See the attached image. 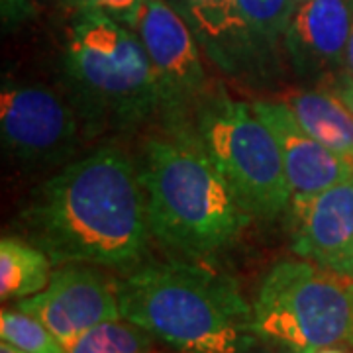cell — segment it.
I'll return each mask as SVG.
<instances>
[{
  "mask_svg": "<svg viewBox=\"0 0 353 353\" xmlns=\"http://www.w3.org/2000/svg\"><path fill=\"white\" fill-rule=\"evenodd\" d=\"M20 228L53 265L136 269L152 238L138 165L116 145L73 159L32 192Z\"/></svg>",
  "mask_w": 353,
  "mask_h": 353,
  "instance_id": "1",
  "label": "cell"
},
{
  "mask_svg": "<svg viewBox=\"0 0 353 353\" xmlns=\"http://www.w3.org/2000/svg\"><path fill=\"white\" fill-rule=\"evenodd\" d=\"M138 176L152 236L202 259L240 238L253 216L204 152L194 128H163L141 145Z\"/></svg>",
  "mask_w": 353,
  "mask_h": 353,
  "instance_id": "2",
  "label": "cell"
},
{
  "mask_svg": "<svg viewBox=\"0 0 353 353\" xmlns=\"http://www.w3.org/2000/svg\"><path fill=\"white\" fill-rule=\"evenodd\" d=\"M116 294L124 320L181 353H248L259 340L240 285L208 265L141 263Z\"/></svg>",
  "mask_w": 353,
  "mask_h": 353,
  "instance_id": "3",
  "label": "cell"
},
{
  "mask_svg": "<svg viewBox=\"0 0 353 353\" xmlns=\"http://www.w3.org/2000/svg\"><path fill=\"white\" fill-rule=\"evenodd\" d=\"M63 77L88 138L136 132L159 118V92L138 34L101 12H75Z\"/></svg>",
  "mask_w": 353,
  "mask_h": 353,
  "instance_id": "4",
  "label": "cell"
},
{
  "mask_svg": "<svg viewBox=\"0 0 353 353\" xmlns=\"http://www.w3.org/2000/svg\"><path fill=\"white\" fill-rule=\"evenodd\" d=\"M255 334L294 353L353 352V277L308 259L275 263L259 285Z\"/></svg>",
  "mask_w": 353,
  "mask_h": 353,
  "instance_id": "5",
  "label": "cell"
},
{
  "mask_svg": "<svg viewBox=\"0 0 353 353\" xmlns=\"http://www.w3.org/2000/svg\"><path fill=\"white\" fill-rule=\"evenodd\" d=\"M194 134L253 218L273 220L290 208L289 181L273 132L252 102L216 88L194 118Z\"/></svg>",
  "mask_w": 353,
  "mask_h": 353,
  "instance_id": "6",
  "label": "cell"
},
{
  "mask_svg": "<svg viewBox=\"0 0 353 353\" xmlns=\"http://www.w3.org/2000/svg\"><path fill=\"white\" fill-rule=\"evenodd\" d=\"M134 32L152 63L161 126L190 128L214 90L189 22L169 0H143Z\"/></svg>",
  "mask_w": 353,
  "mask_h": 353,
  "instance_id": "7",
  "label": "cell"
},
{
  "mask_svg": "<svg viewBox=\"0 0 353 353\" xmlns=\"http://www.w3.org/2000/svg\"><path fill=\"white\" fill-rule=\"evenodd\" d=\"M0 134L8 157L26 169H50L73 161L85 124L69 94L39 85L4 81Z\"/></svg>",
  "mask_w": 353,
  "mask_h": 353,
  "instance_id": "8",
  "label": "cell"
},
{
  "mask_svg": "<svg viewBox=\"0 0 353 353\" xmlns=\"http://www.w3.org/2000/svg\"><path fill=\"white\" fill-rule=\"evenodd\" d=\"M202 53L230 79L261 87L277 77L279 57L265 50L241 14L238 0H176Z\"/></svg>",
  "mask_w": 353,
  "mask_h": 353,
  "instance_id": "9",
  "label": "cell"
},
{
  "mask_svg": "<svg viewBox=\"0 0 353 353\" xmlns=\"http://www.w3.org/2000/svg\"><path fill=\"white\" fill-rule=\"evenodd\" d=\"M61 341L69 352L88 330L108 320H120L116 285L87 265L69 263L53 271L46 289L16 303Z\"/></svg>",
  "mask_w": 353,
  "mask_h": 353,
  "instance_id": "10",
  "label": "cell"
},
{
  "mask_svg": "<svg viewBox=\"0 0 353 353\" xmlns=\"http://www.w3.org/2000/svg\"><path fill=\"white\" fill-rule=\"evenodd\" d=\"M289 212L292 252L353 277V175L312 199L290 202Z\"/></svg>",
  "mask_w": 353,
  "mask_h": 353,
  "instance_id": "11",
  "label": "cell"
},
{
  "mask_svg": "<svg viewBox=\"0 0 353 353\" xmlns=\"http://www.w3.org/2000/svg\"><path fill=\"white\" fill-rule=\"evenodd\" d=\"M353 20V0H306L296 6L283 51L292 73L310 83H326L343 71Z\"/></svg>",
  "mask_w": 353,
  "mask_h": 353,
  "instance_id": "12",
  "label": "cell"
},
{
  "mask_svg": "<svg viewBox=\"0 0 353 353\" xmlns=\"http://www.w3.org/2000/svg\"><path fill=\"white\" fill-rule=\"evenodd\" d=\"M253 108L277 139L292 201L312 199L353 175V161L316 141L283 101H253Z\"/></svg>",
  "mask_w": 353,
  "mask_h": 353,
  "instance_id": "13",
  "label": "cell"
},
{
  "mask_svg": "<svg viewBox=\"0 0 353 353\" xmlns=\"http://www.w3.org/2000/svg\"><path fill=\"white\" fill-rule=\"evenodd\" d=\"M279 101L316 141L353 161V114L332 88H289Z\"/></svg>",
  "mask_w": 353,
  "mask_h": 353,
  "instance_id": "14",
  "label": "cell"
},
{
  "mask_svg": "<svg viewBox=\"0 0 353 353\" xmlns=\"http://www.w3.org/2000/svg\"><path fill=\"white\" fill-rule=\"evenodd\" d=\"M51 257L32 241H0V299L2 303L34 296L50 285Z\"/></svg>",
  "mask_w": 353,
  "mask_h": 353,
  "instance_id": "15",
  "label": "cell"
},
{
  "mask_svg": "<svg viewBox=\"0 0 353 353\" xmlns=\"http://www.w3.org/2000/svg\"><path fill=\"white\" fill-rule=\"evenodd\" d=\"M241 14L265 50L279 57L296 12L294 0H238Z\"/></svg>",
  "mask_w": 353,
  "mask_h": 353,
  "instance_id": "16",
  "label": "cell"
},
{
  "mask_svg": "<svg viewBox=\"0 0 353 353\" xmlns=\"http://www.w3.org/2000/svg\"><path fill=\"white\" fill-rule=\"evenodd\" d=\"M152 338L124 318L108 320L88 330L67 353H153Z\"/></svg>",
  "mask_w": 353,
  "mask_h": 353,
  "instance_id": "17",
  "label": "cell"
},
{
  "mask_svg": "<svg viewBox=\"0 0 353 353\" xmlns=\"http://www.w3.org/2000/svg\"><path fill=\"white\" fill-rule=\"evenodd\" d=\"M0 338L24 353H67L43 322L20 308H4L0 312Z\"/></svg>",
  "mask_w": 353,
  "mask_h": 353,
  "instance_id": "18",
  "label": "cell"
},
{
  "mask_svg": "<svg viewBox=\"0 0 353 353\" xmlns=\"http://www.w3.org/2000/svg\"><path fill=\"white\" fill-rule=\"evenodd\" d=\"M59 2L75 12H83V10L101 12L132 30L138 22L139 10L143 4V0H59Z\"/></svg>",
  "mask_w": 353,
  "mask_h": 353,
  "instance_id": "19",
  "label": "cell"
},
{
  "mask_svg": "<svg viewBox=\"0 0 353 353\" xmlns=\"http://www.w3.org/2000/svg\"><path fill=\"white\" fill-rule=\"evenodd\" d=\"M324 85L332 88L353 114V75L345 73V71H340V73H336L332 79H328Z\"/></svg>",
  "mask_w": 353,
  "mask_h": 353,
  "instance_id": "20",
  "label": "cell"
},
{
  "mask_svg": "<svg viewBox=\"0 0 353 353\" xmlns=\"http://www.w3.org/2000/svg\"><path fill=\"white\" fill-rule=\"evenodd\" d=\"M343 71L353 75V20L352 30H350V39H347V48H345V57H343Z\"/></svg>",
  "mask_w": 353,
  "mask_h": 353,
  "instance_id": "21",
  "label": "cell"
},
{
  "mask_svg": "<svg viewBox=\"0 0 353 353\" xmlns=\"http://www.w3.org/2000/svg\"><path fill=\"white\" fill-rule=\"evenodd\" d=\"M0 353H24V352H20V350H16V347L10 345V343L2 341V343H0Z\"/></svg>",
  "mask_w": 353,
  "mask_h": 353,
  "instance_id": "22",
  "label": "cell"
},
{
  "mask_svg": "<svg viewBox=\"0 0 353 353\" xmlns=\"http://www.w3.org/2000/svg\"><path fill=\"white\" fill-rule=\"evenodd\" d=\"M318 353H347L345 350H340V347H328V350H322Z\"/></svg>",
  "mask_w": 353,
  "mask_h": 353,
  "instance_id": "23",
  "label": "cell"
},
{
  "mask_svg": "<svg viewBox=\"0 0 353 353\" xmlns=\"http://www.w3.org/2000/svg\"><path fill=\"white\" fill-rule=\"evenodd\" d=\"M267 353H294V352H290V350H287V347H279L277 345V350H275V352H267Z\"/></svg>",
  "mask_w": 353,
  "mask_h": 353,
  "instance_id": "24",
  "label": "cell"
},
{
  "mask_svg": "<svg viewBox=\"0 0 353 353\" xmlns=\"http://www.w3.org/2000/svg\"><path fill=\"white\" fill-rule=\"evenodd\" d=\"M248 353H267V352H255V347H253L252 352H248Z\"/></svg>",
  "mask_w": 353,
  "mask_h": 353,
  "instance_id": "25",
  "label": "cell"
},
{
  "mask_svg": "<svg viewBox=\"0 0 353 353\" xmlns=\"http://www.w3.org/2000/svg\"><path fill=\"white\" fill-rule=\"evenodd\" d=\"M296 4H303V2H306V0H294Z\"/></svg>",
  "mask_w": 353,
  "mask_h": 353,
  "instance_id": "26",
  "label": "cell"
}]
</instances>
